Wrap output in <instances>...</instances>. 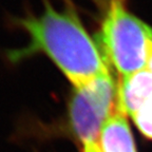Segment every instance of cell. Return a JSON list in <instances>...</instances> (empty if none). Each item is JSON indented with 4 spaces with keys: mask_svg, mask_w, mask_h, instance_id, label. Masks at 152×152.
<instances>
[{
    "mask_svg": "<svg viewBox=\"0 0 152 152\" xmlns=\"http://www.w3.org/2000/svg\"><path fill=\"white\" fill-rule=\"evenodd\" d=\"M16 25L29 35L28 46L12 51L10 60L19 62L37 53L48 56L67 79L80 88L110 73L99 46L70 7L58 11L46 1L41 14L18 18Z\"/></svg>",
    "mask_w": 152,
    "mask_h": 152,
    "instance_id": "obj_1",
    "label": "cell"
},
{
    "mask_svg": "<svg viewBox=\"0 0 152 152\" xmlns=\"http://www.w3.org/2000/svg\"><path fill=\"white\" fill-rule=\"evenodd\" d=\"M99 48L122 77L147 69L152 27L129 12L122 0H111L99 33Z\"/></svg>",
    "mask_w": 152,
    "mask_h": 152,
    "instance_id": "obj_2",
    "label": "cell"
},
{
    "mask_svg": "<svg viewBox=\"0 0 152 152\" xmlns=\"http://www.w3.org/2000/svg\"><path fill=\"white\" fill-rule=\"evenodd\" d=\"M69 123L83 146L98 143L107 120L117 111V85L110 73L80 88H74L68 106Z\"/></svg>",
    "mask_w": 152,
    "mask_h": 152,
    "instance_id": "obj_3",
    "label": "cell"
},
{
    "mask_svg": "<svg viewBox=\"0 0 152 152\" xmlns=\"http://www.w3.org/2000/svg\"><path fill=\"white\" fill-rule=\"evenodd\" d=\"M152 105V72L140 70L122 77L117 85V111L130 115Z\"/></svg>",
    "mask_w": 152,
    "mask_h": 152,
    "instance_id": "obj_4",
    "label": "cell"
},
{
    "mask_svg": "<svg viewBox=\"0 0 152 152\" xmlns=\"http://www.w3.org/2000/svg\"><path fill=\"white\" fill-rule=\"evenodd\" d=\"M98 142L101 152H136L129 123L125 114L118 111L105 123Z\"/></svg>",
    "mask_w": 152,
    "mask_h": 152,
    "instance_id": "obj_5",
    "label": "cell"
},
{
    "mask_svg": "<svg viewBox=\"0 0 152 152\" xmlns=\"http://www.w3.org/2000/svg\"><path fill=\"white\" fill-rule=\"evenodd\" d=\"M138 131L145 138L152 140V105L148 106L132 116Z\"/></svg>",
    "mask_w": 152,
    "mask_h": 152,
    "instance_id": "obj_6",
    "label": "cell"
},
{
    "mask_svg": "<svg viewBox=\"0 0 152 152\" xmlns=\"http://www.w3.org/2000/svg\"><path fill=\"white\" fill-rule=\"evenodd\" d=\"M83 152H101L98 146V143H93L89 145L83 146Z\"/></svg>",
    "mask_w": 152,
    "mask_h": 152,
    "instance_id": "obj_7",
    "label": "cell"
},
{
    "mask_svg": "<svg viewBox=\"0 0 152 152\" xmlns=\"http://www.w3.org/2000/svg\"><path fill=\"white\" fill-rule=\"evenodd\" d=\"M147 68L150 72H152V49L151 52H150V55H149V59H148V64H147Z\"/></svg>",
    "mask_w": 152,
    "mask_h": 152,
    "instance_id": "obj_8",
    "label": "cell"
}]
</instances>
